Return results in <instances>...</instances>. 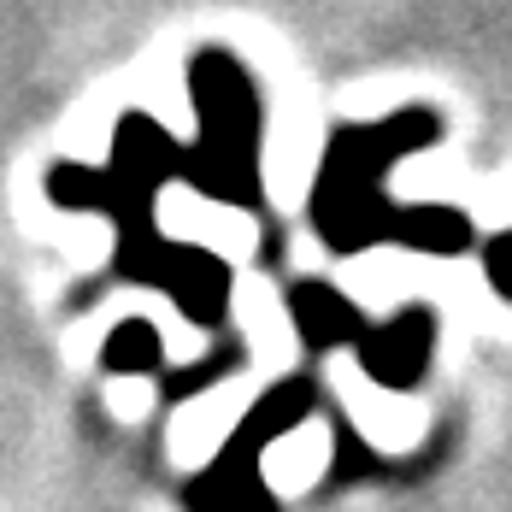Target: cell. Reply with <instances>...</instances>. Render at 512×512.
I'll list each match as a JSON object with an SVG mask.
<instances>
[{"instance_id": "6da1fadb", "label": "cell", "mask_w": 512, "mask_h": 512, "mask_svg": "<svg viewBox=\"0 0 512 512\" xmlns=\"http://www.w3.org/2000/svg\"><path fill=\"white\" fill-rule=\"evenodd\" d=\"M336 389H342V401H348V412H354V424L383 448V454H407V448H418V436H424V407L383 395L377 383L354 377L348 365L336 371Z\"/></svg>"}, {"instance_id": "7a4b0ae2", "label": "cell", "mask_w": 512, "mask_h": 512, "mask_svg": "<svg viewBox=\"0 0 512 512\" xmlns=\"http://www.w3.org/2000/svg\"><path fill=\"white\" fill-rule=\"evenodd\" d=\"M330 471V430L324 424H295L259 454V477L271 495H307L312 483Z\"/></svg>"}]
</instances>
